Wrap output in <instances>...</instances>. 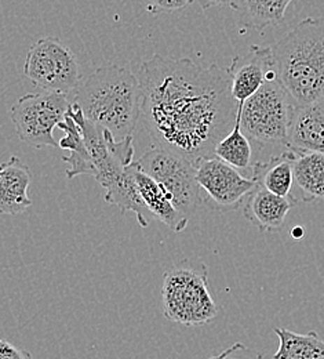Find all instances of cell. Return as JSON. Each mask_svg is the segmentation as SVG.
<instances>
[{"instance_id":"cell-1","label":"cell","mask_w":324,"mask_h":359,"mask_svg":"<svg viewBox=\"0 0 324 359\" xmlns=\"http://www.w3.org/2000/svg\"><path fill=\"white\" fill-rule=\"evenodd\" d=\"M139 79V121L157 148L196 165L233 130L239 102L228 69L153 54L141 64Z\"/></svg>"},{"instance_id":"cell-2","label":"cell","mask_w":324,"mask_h":359,"mask_svg":"<svg viewBox=\"0 0 324 359\" xmlns=\"http://www.w3.org/2000/svg\"><path fill=\"white\" fill-rule=\"evenodd\" d=\"M73 102L118 141L134 135L141 119L139 79L127 68L109 64L95 69L75 91Z\"/></svg>"},{"instance_id":"cell-3","label":"cell","mask_w":324,"mask_h":359,"mask_svg":"<svg viewBox=\"0 0 324 359\" xmlns=\"http://www.w3.org/2000/svg\"><path fill=\"white\" fill-rule=\"evenodd\" d=\"M278 81L297 107L324 97V18H305L272 46Z\"/></svg>"},{"instance_id":"cell-4","label":"cell","mask_w":324,"mask_h":359,"mask_svg":"<svg viewBox=\"0 0 324 359\" xmlns=\"http://www.w3.org/2000/svg\"><path fill=\"white\" fill-rule=\"evenodd\" d=\"M164 316L178 325L199 326L217 315V306L209 290V272L202 263L183 262L164 272L163 287Z\"/></svg>"},{"instance_id":"cell-5","label":"cell","mask_w":324,"mask_h":359,"mask_svg":"<svg viewBox=\"0 0 324 359\" xmlns=\"http://www.w3.org/2000/svg\"><path fill=\"white\" fill-rule=\"evenodd\" d=\"M295 102L276 79L268 81L243 102L241 129L260 145L288 147Z\"/></svg>"},{"instance_id":"cell-6","label":"cell","mask_w":324,"mask_h":359,"mask_svg":"<svg viewBox=\"0 0 324 359\" xmlns=\"http://www.w3.org/2000/svg\"><path fill=\"white\" fill-rule=\"evenodd\" d=\"M71 104L68 95L54 91L22 95L10 109L18 138L38 149L59 147L52 132L65 119Z\"/></svg>"},{"instance_id":"cell-7","label":"cell","mask_w":324,"mask_h":359,"mask_svg":"<svg viewBox=\"0 0 324 359\" xmlns=\"http://www.w3.org/2000/svg\"><path fill=\"white\" fill-rule=\"evenodd\" d=\"M24 75L38 88L68 95L80 86L78 60L69 47L57 38H42L29 47Z\"/></svg>"},{"instance_id":"cell-8","label":"cell","mask_w":324,"mask_h":359,"mask_svg":"<svg viewBox=\"0 0 324 359\" xmlns=\"http://www.w3.org/2000/svg\"><path fill=\"white\" fill-rule=\"evenodd\" d=\"M139 168L156 180L171 195L174 206L190 219L203 203V194L196 179V166L184 158L162 148H150L139 161Z\"/></svg>"},{"instance_id":"cell-9","label":"cell","mask_w":324,"mask_h":359,"mask_svg":"<svg viewBox=\"0 0 324 359\" xmlns=\"http://www.w3.org/2000/svg\"><path fill=\"white\" fill-rule=\"evenodd\" d=\"M195 166L197 184L204 192L203 203L217 212L236 210L258 185L255 179L244 176L216 155Z\"/></svg>"},{"instance_id":"cell-10","label":"cell","mask_w":324,"mask_h":359,"mask_svg":"<svg viewBox=\"0 0 324 359\" xmlns=\"http://www.w3.org/2000/svg\"><path fill=\"white\" fill-rule=\"evenodd\" d=\"M232 95L237 102L253 97L268 81L276 79L272 47L253 46L243 57H236L228 68Z\"/></svg>"},{"instance_id":"cell-11","label":"cell","mask_w":324,"mask_h":359,"mask_svg":"<svg viewBox=\"0 0 324 359\" xmlns=\"http://www.w3.org/2000/svg\"><path fill=\"white\" fill-rule=\"evenodd\" d=\"M297 203L298 201L294 196H279L258 184L247 196L243 212L244 217L258 226L260 231L276 232L281 229L288 212Z\"/></svg>"},{"instance_id":"cell-12","label":"cell","mask_w":324,"mask_h":359,"mask_svg":"<svg viewBox=\"0 0 324 359\" xmlns=\"http://www.w3.org/2000/svg\"><path fill=\"white\" fill-rule=\"evenodd\" d=\"M32 181L29 168L18 158L11 156L0 166V212L18 216L32 206L28 188Z\"/></svg>"},{"instance_id":"cell-13","label":"cell","mask_w":324,"mask_h":359,"mask_svg":"<svg viewBox=\"0 0 324 359\" xmlns=\"http://www.w3.org/2000/svg\"><path fill=\"white\" fill-rule=\"evenodd\" d=\"M287 148L324 155V97L295 108Z\"/></svg>"},{"instance_id":"cell-14","label":"cell","mask_w":324,"mask_h":359,"mask_svg":"<svg viewBox=\"0 0 324 359\" xmlns=\"http://www.w3.org/2000/svg\"><path fill=\"white\" fill-rule=\"evenodd\" d=\"M136 179L139 184L141 198L145 206L148 208V210L150 212L152 217L160 220L163 224L167 225L174 232L184 231L189 219L174 206L173 198L164 189V187L141 170L137 161H136Z\"/></svg>"},{"instance_id":"cell-15","label":"cell","mask_w":324,"mask_h":359,"mask_svg":"<svg viewBox=\"0 0 324 359\" xmlns=\"http://www.w3.org/2000/svg\"><path fill=\"white\" fill-rule=\"evenodd\" d=\"M294 159L295 151L286 148L280 155L272 156L265 162H255L251 177L269 192L283 198H291L294 185Z\"/></svg>"},{"instance_id":"cell-16","label":"cell","mask_w":324,"mask_h":359,"mask_svg":"<svg viewBox=\"0 0 324 359\" xmlns=\"http://www.w3.org/2000/svg\"><path fill=\"white\" fill-rule=\"evenodd\" d=\"M294 185L300 189L302 202L324 201L323 154L295 151Z\"/></svg>"},{"instance_id":"cell-17","label":"cell","mask_w":324,"mask_h":359,"mask_svg":"<svg viewBox=\"0 0 324 359\" xmlns=\"http://www.w3.org/2000/svg\"><path fill=\"white\" fill-rule=\"evenodd\" d=\"M58 129H61L65 133L58 142L59 147L62 149L69 151L68 156H62V161L71 166L66 170V177L72 180L85 175L95 177L97 170L87 151L82 129L69 112H66L65 119L59 123Z\"/></svg>"},{"instance_id":"cell-18","label":"cell","mask_w":324,"mask_h":359,"mask_svg":"<svg viewBox=\"0 0 324 359\" xmlns=\"http://www.w3.org/2000/svg\"><path fill=\"white\" fill-rule=\"evenodd\" d=\"M241 111L243 102H239L234 128L230 135L217 144L214 155L231 165L232 168L237 169L244 176L248 173L251 177L253 166L255 162H253L251 140L244 135L241 129Z\"/></svg>"},{"instance_id":"cell-19","label":"cell","mask_w":324,"mask_h":359,"mask_svg":"<svg viewBox=\"0 0 324 359\" xmlns=\"http://www.w3.org/2000/svg\"><path fill=\"white\" fill-rule=\"evenodd\" d=\"M274 332L279 339L274 359H324V341L316 332L300 334L284 327Z\"/></svg>"},{"instance_id":"cell-20","label":"cell","mask_w":324,"mask_h":359,"mask_svg":"<svg viewBox=\"0 0 324 359\" xmlns=\"http://www.w3.org/2000/svg\"><path fill=\"white\" fill-rule=\"evenodd\" d=\"M293 0H237V10H241L246 22L257 31L278 25L286 15Z\"/></svg>"},{"instance_id":"cell-21","label":"cell","mask_w":324,"mask_h":359,"mask_svg":"<svg viewBox=\"0 0 324 359\" xmlns=\"http://www.w3.org/2000/svg\"><path fill=\"white\" fill-rule=\"evenodd\" d=\"M146 8L153 14L160 13H176L190 6L193 0H143Z\"/></svg>"},{"instance_id":"cell-22","label":"cell","mask_w":324,"mask_h":359,"mask_svg":"<svg viewBox=\"0 0 324 359\" xmlns=\"http://www.w3.org/2000/svg\"><path fill=\"white\" fill-rule=\"evenodd\" d=\"M209 359H264V355L241 343H234L224 353Z\"/></svg>"},{"instance_id":"cell-23","label":"cell","mask_w":324,"mask_h":359,"mask_svg":"<svg viewBox=\"0 0 324 359\" xmlns=\"http://www.w3.org/2000/svg\"><path fill=\"white\" fill-rule=\"evenodd\" d=\"M0 359H34L32 355L24 350L18 348L14 344L8 343L7 340L0 341Z\"/></svg>"},{"instance_id":"cell-24","label":"cell","mask_w":324,"mask_h":359,"mask_svg":"<svg viewBox=\"0 0 324 359\" xmlns=\"http://www.w3.org/2000/svg\"><path fill=\"white\" fill-rule=\"evenodd\" d=\"M199 3L203 10H207L211 7H224V6H230L234 10H237V7H239L237 0H199Z\"/></svg>"},{"instance_id":"cell-25","label":"cell","mask_w":324,"mask_h":359,"mask_svg":"<svg viewBox=\"0 0 324 359\" xmlns=\"http://www.w3.org/2000/svg\"><path fill=\"white\" fill-rule=\"evenodd\" d=\"M291 235H293L294 239H302L304 235H305V231H304L302 226L298 225V226H295V228L291 231Z\"/></svg>"}]
</instances>
